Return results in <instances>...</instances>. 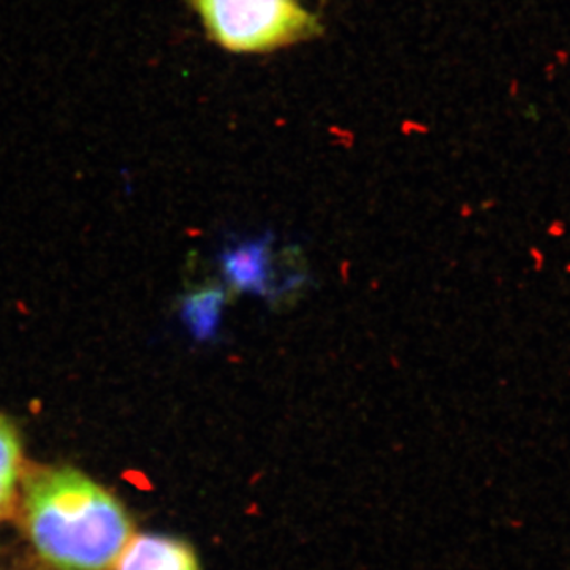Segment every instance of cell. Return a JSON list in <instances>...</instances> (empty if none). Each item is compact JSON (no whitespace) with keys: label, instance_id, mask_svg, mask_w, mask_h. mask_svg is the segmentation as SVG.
Listing matches in <instances>:
<instances>
[{"label":"cell","instance_id":"2","mask_svg":"<svg viewBox=\"0 0 570 570\" xmlns=\"http://www.w3.org/2000/svg\"><path fill=\"white\" fill-rule=\"evenodd\" d=\"M209 36L230 51L273 50L305 39L316 20L295 0H190Z\"/></svg>","mask_w":570,"mask_h":570},{"label":"cell","instance_id":"4","mask_svg":"<svg viewBox=\"0 0 570 570\" xmlns=\"http://www.w3.org/2000/svg\"><path fill=\"white\" fill-rule=\"evenodd\" d=\"M116 569L200 570V564L195 551L181 540L145 534L130 539Z\"/></svg>","mask_w":570,"mask_h":570},{"label":"cell","instance_id":"3","mask_svg":"<svg viewBox=\"0 0 570 570\" xmlns=\"http://www.w3.org/2000/svg\"><path fill=\"white\" fill-rule=\"evenodd\" d=\"M275 235L265 232L257 238L232 243L220 250L219 264L228 285L236 292L276 298L272 283V245Z\"/></svg>","mask_w":570,"mask_h":570},{"label":"cell","instance_id":"5","mask_svg":"<svg viewBox=\"0 0 570 570\" xmlns=\"http://www.w3.org/2000/svg\"><path fill=\"white\" fill-rule=\"evenodd\" d=\"M227 302L224 287H205L184 298L181 318L195 341L208 343L219 335L223 311Z\"/></svg>","mask_w":570,"mask_h":570},{"label":"cell","instance_id":"1","mask_svg":"<svg viewBox=\"0 0 570 570\" xmlns=\"http://www.w3.org/2000/svg\"><path fill=\"white\" fill-rule=\"evenodd\" d=\"M22 521L52 570H112L134 538L121 502L70 468L41 469L28 479Z\"/></svg>","mask_w":570,"mask_h":570},{"label":"cell","instance_id":"6","mask_svg":"<svg viewBox=\"0 0 570 570\" xmlns=\"http://www.w3.org/2000/svg\"><path fill=\"white\" fill-rule=\"evenodd\" d=\"M21 474L20 436L9 420L0 415V520L7 519L17 504Z\"/></svg>","mask_w":570,"mask_h":570}]
</instances>
